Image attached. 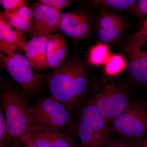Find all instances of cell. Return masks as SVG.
<instances>
[{
	"label": "cell",
	"instance_id": "6da1fadb",
	"mask_svg": "<svg viewBox=\"0 0 147 147\" xmlns=\"http://www.w3.org/2000/svg\"><path fill=\"white\" fill-rule=\"evenodd\" d=\"M0 108L3 112L11 141L25 144L33 127L31 107L23 92L8 83L1 84Z\"/></svg>",
	"mask_w": 147,
	"mask_h": 147
},
{
	"label": "cell",
	"instance_id": "7a4b0ae2",
	"mask_svg": "<svg viewBox=\"0 0 147 147\" xmlns=\"http://www.w3.org/2000/svg\"><path fill=\"white\" fill-rule=\"evenodd\" d=\"M31 112L33 131L55 127L70 134L74 129L70 113L53 96L36 98Z\"/></svg>",
	"mask_w": 147,
	"mask_h": 147
},
{
	"label": "cell",
	"instance_id": "3957f363",
	"mask_svg": "<svg viewBox=\"0 0 147 147\" xmlns=\"http://www.w3.org/2000/svg\"><path fill=\"white\" fill-rule=\"evenodd\" d=\"M0 62L1 68L10 74L27 97L39 94L45 83L44 76L35 73L26 56L20 52L9 55L1 53Z\"/></svg>",
	"mask_w": 147,
	"mask_h": 147
},
{
	"label": "cell",
	"instance_id": "277c9868",
	"mask_svg": "<svg viewBox=\"0 0 147 147\" xmlns=\"http://www.w3.org/2000/svg\"><path fill=\"white\" fill-rule=\"evenodd\" d=\"M79 61L72 59L65 62L50 74L44 76L51 96L64 105L70 113L74 112V85Z\"/></svg>",
	"mask_w": 147,
	"mask_h": 147
},
{
	"label": "cell",
	"instance_id": "5b68a950",
	"mask_svg": "<svg viewBox=\"0 0 147 147\" xmlns=\"http://www.w3.org/2000/svg\"><path fill=\"white\" fill-rule=\"evenodd\" d=\"M115 131L127 138H141L147 134V110L143 103L129 104L113 121Z\"/></svg>",
	"mask_w": 147,
	"mask_h": 147
},
{
	"label": "cell",
	"instance_id": "8992f818",
	"mask_svg": "<svg viewBox=\"0 0 147 147\" xmlns=\"http://www.w3.org/2000/svg\"><path fill=\"white\" fill-rule=\"evenodd\" d=\"M94 97L96 104L106 123L112 122L129 103L126 92L113 83L106 84Z\"/></svg>",
	"mask_w": 147,
	"mask_h": 147
},
{
	"label": "cell",
	"instance_id": "52a82bcc",
	"mask_svg": "<svg viewBox=\"0 0 147 147\" xmlns=\"http://www.w3.org/2000/svg\"><path fill=\"white\" fill-rule=\"evenodd\" d=\"M147 44L141 30L131 37L124 50L128 58L129 74L135 81L144 84H147Z\"/></svg>",
	"mask_w": 147,
	"mask_h": 147
},
{
	"label": "cell",
	"instance_id": "ba28073f",
	"mask_svg": "<svg viewBox=\"0 0 147 147\" xmlns=\"http://www.w3.org/2000/svg\"><path fill=\"white\" fill-rule=\"evenodd\" d=\"M33 24L28 33L31 38L46 36L59 29L62 12L38 2L32 7Z\"/></svg>",
	"mask_w": 147,
	"mask_h": 147
},
{
	"label": "cell",
	"instance_id": "9c48e42d",
	"mask_svg": "<svg viewBox=\"0 0 147 147\" xmlns=\"http://www.w3.org/2000/svg\"><path fill=\"white\" fill-rule=\"evenodd\" d=\"M79 115L93 130L101 146L107 147L109 139V129L96 104L94 97L83 104Z\"/></svg>",
	"mask_w": 147,
	"mask_h": 147
},
{
	"label": "cell",
	"instance_id": "30bf717a",
	"mask_svg": "<svg viewBox=\"0 0 147 147\" xmlns=\"http://www.w3.org/2000/svg\"><path fill=\"white\" fill-rule=\"evenodd\" d=\"M3 12H0V50L3 54L9 55L20 50L25 53L26 38L24 32L14 30Z\"/></svg>",
	"mask_w": 147,
	"mask_h": 147
},
{
	"label": "cell",
	"instance_id": "8fae6325",
	"mask_svg": "<svg viewBox=\"0 0 147 147\" xmlns=\"http://www.w3.org/2000/svg\"><path fill=\"white\" fill-rule=\"evenodd\" d=\"M26 142L38 147H69L75 144L70 134L55 127L33 130Z\"/></svg>",
	"mask_w": 147,
	"mask_h": 147
},
{
	"label": "cell",
	"instance_id": "7c38bea8",
	"mask_svg": "<svg viewBox=\"0 0 147 147\" xmlns=\"http://www.w3.org/2000/svg\"><path fill=\"white\" fill-rule=\"evenodd\" d=\"M59 29L69 37L82 39L88 36L90 26L88 18L84 13L65 11L62 13Z\"/></svg>",
	"mask_w": 147,
	"mask_h": 147
},
{
	"label": "cell",
	"instance_id": "4fadbf2b",
	"mask_svg": "<svg viewBox=\"0 0 147 147\" xmlns=\"http://www.w3.org/2000/svg\"><path fill=\"white\" fill-rule=\"evenodd\" d=\"M124 26V21L122 17L112 13H103L98 20V37L105 43L113 42L120 36Z\"/></svg>",
	"mask_w": 147,
	"mask_h": 147
},
{
	"label": "cell",
	"instance_id": "5bb4252c",
	"mask_svg": "<svg viewBox=\"0 0 147 147\" xmlns=\"http://www.w3.org/2000/svg\"><path fill=\"white\" fill-rule=\"evenodd\" d=\"M46 36L33 37L26 45V57L32 67L38 71L49 68L46 56Z\"/></svg>",
	"mask_w": 147,
	"mask_h": 147
},
{
	"label": "cell",
	"instance_id": "9a60e30c",
	"mask_svg": "<svg viewBox=\"0 0 147 147\" xmlns=\"http://www.w3.org/2000/svg\"><path fill=\"white\" fill-rule=\"evenodd\" d=\"M89 77L86 67L80 60L76 69L74 85V112L80 108L84 102L89 85Z\"/></svg>",
	"mask_w": 147,
	"mask_h": 147
},
{
	"label": "cell",
	"instance_id": "2e32d148",
	"mask_svg": "<svg viewBox=\"0 0 147 147\" xmlns=\"http://www.w3.org/2000/svg\"><path fill=\"white\" fill-rule=\"evenodd\" d=\"M74 129L81 140L80 147H102L96 137L93 130L79 115L74 123Z\"/></svg>",
	"mask_w": 147,
	"mask_h": 147
},
{
	"label": "cell",
	"instance_id": "e0dca14e",
	"mask_svg": "<svg viewBox=\"0 0 147 147\" xmlns=\"http://www.w3.org/2000/svg\"><path fill=\"white\" fill-rule=\"evenodd\" d=\"M110 56L108 46L103 43H99L91 48L88 62L90 64L92 65L105 64Z\"/></svg>",
	"mask_w": 147,
	"mask_h": 147
},
{
	"label": "cell",
	"instance_id": "ac0fdd59",
	"mask_svg": "<svg viewBox=\"0 0 147 147\" xmlns=\"http://www.w3.org/2000/svg\"><path fill=\"white\" fill-rule=\"evenodd\" d=\"M137 1L135 0H103L94 1L96 5L118 11H131L134 8Z\"/></svg>",
	"mask_w": 147,
	"mask_h": 147
},
{
	"label": "cell",
	"instance_id": "d6986e66",
	"mask_svg": "<svg viewBox=\"0 0 147 147\" xmlns=\"http://www.w3.org/2000/svg\"><path fill=\"white\" fill-rule=\"evenodd\" d=\"M126 66V61L121 55H110L105 64V71L108 75H115L123 70Z\"/></svg>",
	"mask_w": 147,
	"mask_h": 147
},
{
	"label": "cell",
	"instance_id": "ffe728a7",
	"mask_svg": "<svg viewBox=\"0 0 147 147\" xmlns=\"http://www.w3.org/2000/svg\"><path fill=\"white\" fill-rule=\"evenodd\" d=\"M52 37L55 46V53L61 63L63 64L65 62L68 52L65 38L59 34H52Z\"/></svg>",
	"mask_w": 147,
	"mask_h": 147
},
{
	"label": "cell",
	"instance_id": "44dd1931",
	"mask_svg": "<svg viewBox=\"0 0 147 147\" xmlns=\"http://www.w3.org/2000/svg\"><path fill=\"white\" fill-rule=\"evenodd\" d=\"M4 15L11 25L16 29L21 31L28 32L32 26V24L26 20L4 10Z\"/></svg>",
	"mask_w": 147,
	"mask_h": 147
},
{
	"label": "cell",
	"instance_id": "7402d4cb",
	"mask_svg": "<svg viewBox=\"0 0 147 147\" xmlns=\"http://www.w3.org/2000/svg\"><path fill=\"white\" fill-rule=\"evenodd\" d=\"M47 46H46V56L49 65V68L54 69L62 64L58 59L55 53V47L53 43L52 34L47 35Z\"/></svg>",
	"mask_w": 147,
	"mask_h": 147
},
{
	"label": "cell",
	"instance_id": "603a6c76",
	"mask_svg": "<svg viewBox=\"0 0 147 147\" xmlns=\"http://www.w3.org/2000/svg\"><path fill=\"white\" fill-rule=\"evenodd\" d=\"M10 141L3 112L0 108V147H6Z\"/></svg>",
	"mask_w": 147,
	"mask_h": 147
},
{
	"label": "cell",
	"instance_id": "cb8c5ba5",
	"mask_svg": "<svg viewBox=\"0 0 147 147\" xmlns=\"http://www.w3.org/2000/svg\"><path fill=\"white\" fill-rule=\"evenodd\" d=\"M9 13L14 14L30 22L33 25V16L32 11L31 8L28 7V5L21 6L16 9L11 10H5Z\"/></svg>",
	"mask_w": 147,
	"mask_h": 147
},
{
	"label": "cell",
	"instance_id": "d4e9b609",
	"mask_svg": "<svg viewBox=\"0 0 147 147\" xmlns=\"http://www.w3.org/2000/svg\"><path fill=\"white\" fill-rule=\"evenodd\" d=\"M38 2L49 7L61 11L73 2V1L70 0H38Z\"/></svg>",
	"mask_w": 147,
	"mask_h": 147
},
{
	"label": "cell",
	"instance_id": "484cf974",
	"mask_svg": "<svg viewBox=\"0 0 147 147\" xmlns=\"http://www.w3.org/2000/svg\"><path fill=\"white\" fill-rule=\"evenodd\" d=\"M28 1L26 0H1L0 4L4 10L16 9L24 5H28Z\"/></svg>",
	"mask_w": 147,
	"mask_h": 147
},
{
	"label": "cell",
	"instance_id": "4316f807",
	"mask_svg": "<svg viewBox=\"0 0 147 147\" xmlns=\"http://www.w3.org/2000/svg\"><path fill=\"white\" fill-rule=\"evenodd\" d=\"M132 11L139 18H143L147 14V0L137 1Z\"/></svg>",
	"mask_w": 147,
	"mask_h": 147
},
{
	"label": "cell",
	"instance_id": "83f0119b",
	"mask_svg": "<svg viewBox=\"0 0 147 147\" xmlns=\"http://www.w3.org/2000/svg\"><path fill=\"white\" fill-rule=\"evenodd\" d=\"M106 147H134L129 142L121 139H109Z\"/></svg>",
	"mask_w": 147,
	"mask_h": 147
},
{
	"label": "cell",
	"instance_id": "f1b7e54d",
	"mask_svg": "<svg viewBox=\"0 0 147 147\" xmlns=\"http://www.w3.org/2000/svg\"><path fill=\"white\" fill-rule=\"evenodd\" d=\"M24 144L19 141L12 140L7 144L6 147H24Z\"/></svg>",
	"mask_w": 147,
	"mask_h": 147
},
{
	"label": "cell",
	"instance_id": "f546056e",
	"mask_svg": "<svg viewBox=\"0 0 147 147\" xmlns=\"http://www.w3.org/2000/svg\"><path fill=\"white\" fill-rule=\"evenodd\" d=\"M134 147H147V134L144 139L141 140L136 144Z\"/></svg>",
	"mask_w": 147,
	"mask_h": 147
},
{
	"label": "cell",
	"instance_id": "4dcf8cb0",
	"mask_svg": "<svg viewBox=\"0 0 147 147\" xmlns=\"http://www.w3.org/2000/svg\"><path fill=\"white\" fill-rule=\"evenodd\" d=\"M24 145H25V147H38L36 146L34 144L28 143V142L25 143Z\"/></svg>",
	"mask_w": 147,
	"mask_h": 147
},
{
	"label": "cell",
	"instance_id": "1f68e13d",
	"mask_svg": "<svg viewBox=\"0 0 147 147\" xmlns=\"http://www.w3.org/2000/svg\"><path fill=\"white\" fill-rule=\"evenodd\" d=\"M69 147H81L80 146H78V145H77L76 144H74V145H72V146H71Z\"/></svg>",
	"mask_w": 147,
	"mask_h": 147
},
{
	"label": "cell",
	"instance_id": "d6a6232c",
	"mask_svg": "<svg viewBox=\"0 0 147 147\" xmlns=\"http://www.w3.org/2000/svg\"><path fill=\"white\" fill-rule=\"evenodd\" d=\"M144 34L145 37H146V40L147 42V32H146Z\"/></svg>",
	"mask_w": 147,
	"mask_h": 147
}]
</instances>
